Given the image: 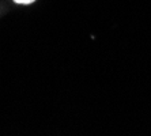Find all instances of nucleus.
Instances as JSON below:
<instances>
[{
	"mask_svg": "<svg viewBox=\"0 0 151 136\" xmlns=\"http://www.w3.org/2000/svg\"><path fill=\"white\" fill-rule=\"evenodd\" d=\"M17 4H32L34 3L35 0H14Z\"/></svg>",
	"mask_w": 151,
	"mask_h": 136,
	"instance_id": "1",
	"label": "nucleus"
}]
</instances>
